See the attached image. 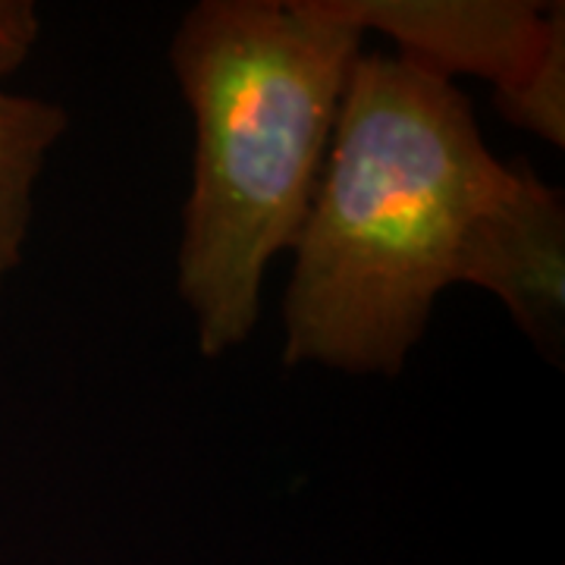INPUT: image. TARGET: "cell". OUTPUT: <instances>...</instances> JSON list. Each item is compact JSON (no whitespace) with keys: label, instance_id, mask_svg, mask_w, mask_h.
Masks as SVG:
<instances>
[{"label":"cell","instance_id":"cell-1","mask_svg":"<svg viewBox=\"0 0 565 565\" xmlns=\"http://www.w3.org/2000/svg\"><path fill=\"white\" fill-rule=\"evenodd\" d=\"M282 362L399 374L440 292H493L534 343H559L563 199L503 163L471 104L403 54H359L296 236Z\"/></svg>","mask_w":565,"mask_h":565},{"label":"cell","instance_id":"cell-4","mask_svg":"<svg viewBox=\"0 0 565 565\" xmlns=\"http://www.w3.org/2000/svg\"><path fill=\"white\" fill-rule=\"evenodd\" d=\"M66 122L61 104L0 88V286L20 267L32 221V192Z\"/></svg>","mask_w":565,"mask_h":565},{"label":"cell","instance_id":"cell-2","mask_svg":"<svg viewBox=\"0 0 565 565\" xmlns=\"http://www.w3.org/2000/svg\"><path fill=\"white\" fill-rule=\"evenodd\" d=\"M364 32L340 0H202L170 44L195 122L177 292L207 359L243 345L321 180Z\"/></svg>","mask_w":565,"mask_h":565},{"label":"cell","instance_id":"cell-5","mask_svg":"<svg viewBox=\"0 0 565 565\" xmlns=\"http://www.w3.org/2000/svg\"><path fill=\"white\" fill-rule=\"evenodd\" d=\"M39 41V17L32 3L0 0V79L29 61Z\"/></svg>","mask_w":565,"mask_h":565},{"label":"cell","instance_id":"cell-3","mask_svg":"<svg viewBox=\"0 0 565 565\" xmlns=\"http://www.w3.org/2000/svg\"><path fill=\"white\" fill-rule=\"evenodd\" d=\"M364 35L384 32L399 54L452 79L493 82L505 117L544 141L565 136L563 7L509 0H340Z\"/></svg>","mask_w":565,"mask_h":565}]
</instances>
